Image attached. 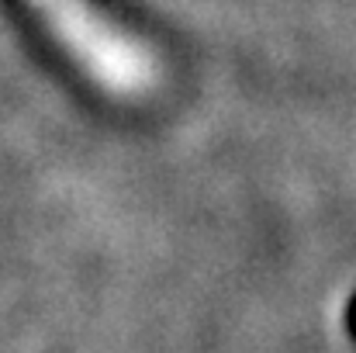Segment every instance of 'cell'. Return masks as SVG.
Masks as SVG:
<instances>
[{
  "label": "cell",
  "mask_w": 356,
  "mask_h": 353,
  "mask_svg": "<svg viewBox=\"0 0 356 353\" xmlns=\"http://www.w3.org/2000/svg\"><path fill=\"white\" fill-rule=\"evenodd\" d=\"M66 56L115 94H142L156 80V63L128 31L101 14L94 0H28Z\"/></svg>",
  "instance_id": "1"
}]
</instances>
